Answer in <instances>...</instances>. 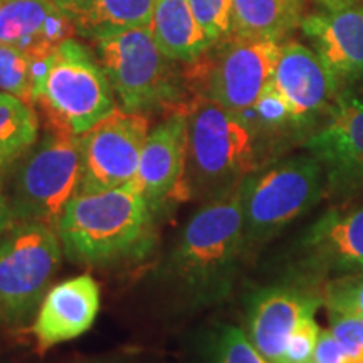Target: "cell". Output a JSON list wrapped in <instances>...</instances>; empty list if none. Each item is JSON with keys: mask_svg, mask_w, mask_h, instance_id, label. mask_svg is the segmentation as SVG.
<instances>
[{"mask_svg": "<svg viewBox=\"0 0 363 363\" xmlns=\"http://www.w3.org/2000/svg\"><path fill=\"white\" fill-rule=\"evenodd\" d=\"M244 180L194 212L163 262V279L185 301L212 303L230 288L246 246Z\"/></svg>", "mask_w": 363, "mask_h": 363, "instance_id": "cell-1", "label": "cell"}, {"mask_svg": "<svg viewBox=\"0 0 363 363\" xmlns=\"http://www.w3.org/2000/svg\"><path fill=\"white\" fill-rule=\"evenodd\" d=\"M187 157L174 199L206 202L252 174L256 136L246 116L203 96L187 104Z\"/></svg>", "mask_w": 363, "mask_h": 363, "instance_id": "cell-2", "label": "cell"}, {"mask_svg": "<svg viewBox=\"0 0 363 363\" xmlns=\"http://www.w3.org/2000/svg\"><path fill=\"white\" fill-rule=\"evenodd\" d=\"M153 211L130 180L96 194H78L59 217L56 233L72 262L101 266L133 252L143 244Z\"/></svg>", "mask_w": 363, "mask_h": 363, "instance_id": "cell-3", "label": "cell"}, {"mask_svg": "<svg viewBox=\"0 0 363 363\" xmlns=\"http://www.w3.org/2000/svg\"><path fill=\"white\" fill-rule=\"evenodd\" d=\"M115 91L99 59L76 39L33 57V104L48 125L83 135L116 110Z\"/></svg>", "mask_w": 363, "mask_h": 363, "instance_id": "cell-4", "label": "cell"}, {"mask_svg": "<svg viewBox=\"0 0 363 363\" xmlns=\"http://www.w3.org/2000/svg\"><path fill=\"white\" fill-rule=\"evenodd\" d=\"M81 172V135L45 126L12 175L9 202L16 220L44 222L56 230L59 217L79 192Z\"/></svg>", "mask_w": 363, "mask_h": 363, "instance_id": "cell-5", "label": "cell"}, {"mask_svg": "<svg viewBox=\"0 0 363 363\" xmlns=\"http://www.w3.org/2000/svg\"><path fill=\"white\" fill-rule=\"evenodd\" d=\"M98 59L121 108L147 113L177 106L182 84L150 27L126 29L94 39Z\"/></svg>", "mask_w": 363, "mask_h": 363, "instance_id": "cell-6", "label": "cell"}, {"mask_svg": "<svg viewBox=\"0 0 363 363\" xmlns=\"http://www.w3.org/2000/svg\"><path fill=\"white\" fill-rule=\"evenodd\" d=\"M52 227L16 220L0 235V325H24L48 293L62 257Z\"/></svg>", "mask_w": 363, "mask_h": 363, "instance_id": "cell-7", "label": "cell"}, {"mask_svg": "<svg viewBox=\"0 0 363 363\" xmlns=\"http://www.w3.org/2000/svg\"><path fill=\"white\" fill-rule=\"evenodd\" d=\"M326 172L318 158L296 155L244 180L246 246L278 234L323 195Z\"/></svg>", "mask_w": 363, "mask_h": 363, "instance_id": "cell-8", "label": "cell"}, {"mask_svg": "<svg viewBox=\"0 0 363 363\" xmlns=\"http://www.w3.org/2000/svg\"><path fill=\"white\" fill-rule=\"evenodd\" d=\"M279 52V40L230 35L214 59L195 72L202 83L201 96L240 115L249 111L271 81Z\"/></svg>", "mask_w": 363, "mask_h": 363, "instance_id": "cell-9", "label": "cell"}, {"mask_svg": "<svg viewBox=\"0 0 363 363\" xmlns=\"http://www.w3.org/2000/svg\"><path fill=\"white\" fill-rule=\"evenodd\" d=\"M150 133L145 113L116 108L81 135V185L78 194L111 190L133 180Z\"/></svg>", "mask_w": 363, "mask_h": 363, "instance_id": "cell-10", "label": "cell"}, {"mask_svg": "<svg viewBox=\"0 0 363 363\" xmlns=\"http://www.w3.org/2000/svg\"><path fill=\"white\" fill-rule=\"evenodd\" d=\"M187 106L172 111L150 131L133 182L147 199L153 214L175 197L187 157Z\"/></svg>", "mask_w": 363, "mask_h": 363, "instance_id": "cell-11", "label": "cell"}, {"mask_svg": "<svg viewBox=\"0 0 363 363\" xmlns=\"http://www.w3.org/2000/svg\"><path fill=\"white\" fill-rule=\"evenodd\" d=\"M99 306V286L88 274L62 281L48 289L33 326L40 355L56 345L84 335L96 320Z\"/></svg>", "mask_w": 363, "mask_h": 363, "instance_id": "cell-12", "label": "cell"}, {"mask_svg": "<svg viewBox=\"0 0 363 363\" xmlns=\"http://www.w3.org/2000/svg\"><path fill=\"white\" fill-rule=\"evenodd\" d=\"M321 298L296 286L262 289L252 299L247 316V337L266 360L283 363L286 343L299 321L313 316Z\"/></svg>", "mask_w": 363, "mask_h": 363, "instance_id": "cell-13", "label": "cell"}, {"mask_svg": "<svg viewBox=\"0 0 363 363\" xmlns=\"http://www.w3.org/2000/svg\"><path fill=\"white\" fill-rule=\"evenodd\" d=\"M271 83L284 99L294 123H301L328 108L338 81L313 49L288 43L281 45Z\"/></svg>", "mask_w": 363, "mask_h": 363, "instance_id": "cell-14", "label": "cell"}, {"mask_svg": "<svg viewBox=\"0 0 363 363\" xmlns=\"http://www.w3.org/2000/svg\"><path fill=\"white\" fill-rule=\"evenodd\" d=\"M306 148L323 165L331 184L363 182V101L338 98L326 125L308 140Z\"/></svg>", "mask_w": 363, "mask_h": 363, "instance_id": "cell-15", "label": "cell"}, {"mask_svg": "<svg viewBox=\"0 0 363 363\" xmlns=\"http://www.w3.org/2000/svg\"><path fill=\"white\" fill-rule=\"evenodd\" d=\"M299 26L337 81L363 78V6L313 13Z\"/></svg>", "mask_w": 363, "mask_h": 363, "instance_id": "cell-16", "label": "cell"}, {"mask_svg": "<svg viewBox=\"0 0 363 363\" xmlns=\"http://www.w3.org/2000/svg\"><path fill=\"white\" fill-rule=\"evenodd\" d=\"M74 33L69 16L54 0H4L0 6V44L30 57L45 56Z\"/></svg>", "mask_w": 363, "mask_h": 363, "instance_id": "cell-17", "label": "cell"}, {"mask_svg": "<svg viewBox=\"0 0 363 363\" xmlns=\"http://www.w3.org/2000/svg\"><path fill=\"white\" fill-rule=\"evenodd\" d=\"M305 247L316 266L331 272H363V206L333 208L308 230Z\"/></svg>", "mask_w": 363, "mask_h": 363, "instance_id": "cell-18", "label": "cell"}, {"mask_svg": "<svg viewBox=\"0 0 363 363\" xmlns=\"http://www.w3.org/2000/svg\"><path fill=\"white\" fill-rule=\"evenodd\" d=\"M150 29L158 48L172 61L195 62L212 45L189 0H155Z\"/></svg>", "mask_w": 363, "mask_h": 363, "instance_id": "cell-19", "label": "cell"}, {"mask_svg": "<svg viewBox=\"0 0 363 363\" xmlns=\"http://www.w3.org/2000/svg\"><path fill=\"white\" fill-rule=\"evenodd\" d=\"M155 0H89L71 17L76 33L96 39L126 29L152 27Z\"/></svg>", "mask_w": 363, "mask_h": 363, "instance_id": "cell-20", "label": "cell"}, {"mask_svg": "<svg viewBox=\"0 0 363 363\" xmlns=\"http://www.w3.org/2000/svg\"><path fill=\"white\" fill-rule=\"evenodd\" d=\"M299 0H233V35L283 39L301 19Z\"/></svg>", "mask_w": 363, "mask_h": 363, "instance_id": "cell-21", "label": "cell"}, {"mask_svg": "<svg viewBox=\"0 0 363 363\" xmlns=\"http://www.w3.org/2000/svg\"><path fill=\"white\" fill-rule=\"evenodd\" d=\"M39 120L33 104L0 91V180L38 143Z\"/></svg>", "mask_w": 363, "mask_h": 363, "instance_id": "cell-22", "label": "cell"}, {"mask_svg": "<svg viewBox=\"0 0 363 363\" xmlns=\"http://www.w3.org/2000/svg\"><path fill=\"white\" fill-rule=\"evenodd\" d=\"M0 91L33 104V57L13 45L0 44Z\"/></svg>", "mask_w": 363, "mask_h": 363, "instance_id": "cell-23", "label": "cell"}, {"mask_svg": "<svg viewBox=\"0 0 363 363\" xmlns=\"http://www.w3.org/2000/svg\"><path fill=\"white\" fill-rule=\"evenodd\" d=\"M189 4L212 44L233 35V0H189Z\"/></svg>", "mask_w": 363, "mask_h": 363, "instance_id": "cell-24", "label": "cell"}, {"mask_svg": "<svg viewBox=\"0 0 363 363\" xmlns=\"http://www.w3.org/2000/svg\"><path fill=\"white\" fill-rule=\"evenodd\" d=\"M326 311L330 333L345 350L363 360V316L333 301H326Z\"/></svg>", "mask_w": 363, "mask_h": 363, "instance_id": "cell-25", "label": "cell"}, {"mask_svg": "<svg viewBox=\"0 0 363 363\" xmlns=\"http://www.w3.org/2000/svg\"><path fill=\"white\" fill-rule=\"evenodd\" d=\"M216 363H271L240 328L225 326L217 338Z\"/></svg>", "mask_w": 363, "mask_h": 363, "instance_id": "cell-26", "label": "cell"}, {"mask_svg": "<svg viewBox=\"0 0 363 363\" xmlns=\"http://www.w3.org/2000/svg\"><path fill=\"white\" fill-rule=\"evenodd\" d=\"M320 333L321 330L316 323L315 315L299 321L296 330L286 343L283 363H313Z\"/></svg>", "mask_w": 363, "mask_h": 363, "instance_id": "cell-27", "label": "cell"}, {"mask_svg": "<svg viewBox=\"0 0 363 363\" xmlns=\"http://www.w3.org/2000/svg\"><path fill=\"white\" fill-rule=\"evenodd\" d=\"M249 111L256 118L257 123L264 126V128H279L283 125L294 123L284 99L281 98L278 89L272 86L271 81L266 84V88L262 89L257 101L254 103V106Z\"/></svg>", "mask_w": 363, "mask_h": 363, "instance_id": "cell-28", "label": "cell"}, {"mask_svg": "<svg viewBox=\"0 0 363 363\" xmlns=\"http://www.w3.org/2000/svg\"><path fill=\"white\" fill-rule=\"evenodd\" d=\"M326 301L338 303L363 316V272L331 284L326 291Z\"/></svg>", "mask_w": 363, "mask_h": 363, "instance_id": "cell-29", "label": "cell"}, {"mask_svg": "<svg viewBox=\"0 0 363 363\" xmlns=\"http://www.w3.org/2000/svg\"><path fill=\"white\" fill-rule=\"evenodd\" d=\"M313 363H363V360L345 350L330 333V330H321Z\"/></svg>", "mask_w": 363, "mask_h": 363, "instance_id": "cell-30", "label": "cell"}, {"mask_svg": "<svg viewBox=\"0 0 363 363\" xmlns=\"http://www.w3.org/2000/svg\"><path fill=\"white\" fill-rule=\"evenodd\" d=\"M16 222V217L12 214L11 202H9V195L4 192V182L0 180V235L11 229Z\"/></svg>", "mask_w": 363, "mask_h": 363, "instance_id": "cell-31", "label": "cell"}, {"mask_svg": "<svg viewBox=\"0 0 363 363\" xmlns=\"http://www.w3.org/2000/svg\"><path fill=\"white\" fill-rule=\"evenodd\" d=\"M54 2H56V6L59 9H62L71 19V17L74 16V13H78L89 0H54Z\"/></svg>", "mask_w": 363, "mask_h": 363, "instance_id": "cell-32", "label": "cell"}, {"mask_svg": "<svg viewBox=\"0 0 363 363\" xmlns=\"http://www.w3.org/2000/svg\"><path fill=\"white\" fill-rule=\"evenodd\" d=\"M316 2L321 4L326 11H340V9L357 6L360 0H316Z\"/></svg>", "mask_w": 363, "mask_h": 363, "instance_id": "cell-33", "label": "cell"}, {"mask_svg": "<svg viewBox=\"0 0 363 363\" xmlns=\"http://www.w3.org/2000/svg\"><path fill=\"white\" fill-rule=\"evenodd\" d=\"M2 4H4V0H0V6H2Z\"/></svg>", "mask_w": 363, "mask_h": 363, "instance_id": "cell-34", "label": "cell"}]
</instances>
